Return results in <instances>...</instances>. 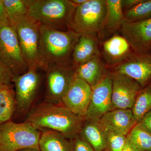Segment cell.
I'll return each mask as SVG.
<instances>
[{
    "mask_svg": "<svg viewBox=\"0 0 151 151\" xmlns=\"http://www.w3.org/2000/svg\"><path fill=\"white\" fill-rule=\"evenodd\" d=\"M85 121L61 103L49 102L33 108L26 122L37 129L52 130L73 139L79 134Z\"/></svg>",
    "mask_w": 151,
    "mask_h": 151,
    "instance_id": "1",
    "label": "cell"
},
{
    "mask_svg": "<svg viewBox=\"0 0 151 151\" xmlns=\"http://www.w3.org/2000/svg\"><path fill=\"white\" fill-rule=\"evenodd\" d=\"M80 36L70 30L62 31L41 25L40 69L44 70L49 65L69 62Z\"/></svg>",
    "mask_w": 151,
    "mask_h": 151,
    "instance_id": "2",
    "label": "cell"
},
{
    "mask_svg": "<svg viewBox=\"0 0 151 151\" xmlns=\"http://www.w3.org/2000/svg\"><path fill=\"white\" fill-rule=\"evenodd\" d=\"M75 7L68 0H32L27 15L40 25L65 31Z\"/></svg>",
    "mask_w": 151,
    "mask_h": 151,
    "instance_id": "3",
    "label": "cell"
},
{
    "mask_svg": "<svg viewBox=\"0 0 151 151\" xmlns=\"http://www.w3.org/2000/svg\"><path fill=\"white\" fill-rule=\"evenodd\" d=\"M107 12L106 0H87L76 7L68 30L80 35H94L104 28Z\"/></svg>",
    "mask_w": 151,
    "mask_h": 151,
    "instance_id": "4",
    "label": "cell"
},
{
    "mask_svg": "<svg viewBox=\"0 0 151 151\" xmlns=\"http://www.w3.org/2000/svg\"><path fill=\"white\" fill-rule=\"evenodd\" d=\"M41 133L25 122L8 121L0 125V151H18L22 149L40 150Z\"/></svg>",
    "mask_w": 151,
    "mask_h": 151,
    "instance_id": "5",
    "label": "cell"
},
{
    "mask_svg": "<svg viewBox=\"0 0 151 151\" xmlns=\"http://www.w3.org/2000/svg\"><path fill=\"white\" fill-rule=\"evenodd\" d=\"M0 60L14 76L28 70L15 28L8 20L0 21Z\"/></svg>",
    "mask_w": 151,
    "mask_h": 151,
    "instance_id": "6",
    "label": "cell"
},
{
    "mask_svg": "<svg viewBox=\"0 0 151 151\" xmlns=\"http://www.w3.org/2000/svg\"><path fill=\"white\" fill-rule=\"evenodd\" d=\"M12 24L15 28L22 52L30 68L40 69V24L27 15L17 19Z\"/></svg>",
    "mask_w": 151,
    "mask_h": 151,
    "instance_id": "7",
    "label": "cell"
},
{
    "mask_svg": "<svg viewBox=\"0 0 151 151\" xmlns=\"http://www.w3.org/2000/svg\"><path fill=\"white\" fill-rule=\"evenodd\" d=\"M47 97L50 102L61 103L74 76L75 70L70 62L49 65L45 68Z\"/></svg>",
    "mask_w": 151,
    "mask_h": 151,
    "instance_id": "8",
    "label": "cell"
},
{
    "mask_svg": "<svg viewBox=\"0 0 151 151\" xmlns=\"http://www.w3.org/2000/svg\"><path fill=\"white\" fill-rule=\"evenodd\" d=\"M112 88L111 74H105L102 79L92 88L91 100L84 116L85 120L99 122L105 114L114 109L111 100Z\"/></svg>",
    "mask_w": 151,
    "mask_h": 151,
    "instance_id": "9",
    "label": "cell"
},
{
    "mask_svg": "<svg viewBox=\"0 0 151 151\" xmlns=\"http://www.w3.org/2000/svg\"><path fill=\"white\" fill-rule=\"evenodd\" d=\"M39 68H30L25 73L14 76L12 81L15 86L16 105L19 111L27 112L32 105L40 86Z\"/></svg>",
    "mask_w": 151,
    "mask_h": 151,
    "instance_id": "10",
    "label": "cell"
},
{
    "mask_svg": "<svg viewBox=\"0 0 151 151\" xmlns=\"http://www.w3.org/2000/svg\"><path fill=\"white\" fill-rule=\"evenodd\" d=\"M112 78V100L115 109H132L142 87L127 76L115 72Z\"/></svg>",
    "mask_w": 151,
    "mask_h": 151,
    "instance_id": "11",
    "label": "cell"
},
{
    "mask_svg": "<svg viewBox=\"0 0 151 151\" xmlns=\"http://www.w3.org/2000/svg\"><path fill=\"white\" fill-rule=\"evenodd\" d=\"M122 36L135 53H147L151 47V18L132 22L124 19L121 26Z\"/></svg>",
    "mask_w": 151,
    "mask_h": 151,
    "instance_id": "12",
    "label": "cell"
},
{
    "mask_svg": "<svg viewBox=\"0 0 151 151\" xmlns=\"http://www.w3.org/2000/svg\"><path fill=\"white\" fill-rule=\"evenodd\" d=\"M92 89L87 82L75 74L61 100V104L78 116L84 117L92 96Z\"/></svg>",
    "mask_w": 151,
    "mask_h": 151,
    "instance_id": "13",
    "label": "cell"
},
{
    "mask_svg": "<svg viewBox=\"0 0 151 151\" xmlns=\"http://www.w3.org/2000/svg\"><path fill=\"white\" fill-rule=\"evenodd\" d=\"M116 72L127 76L144 88L151 80V55L135 53L117 65Z\"/></svg>",
    "mask_w": 151,
    "mask_h": 151,
    "instance_id": "14",
    "label": "cell"
},
{
    "mask_svg": "<svg viewBox=\"0 0 151 151\" xmlns=\"http://www.w3.org/2000/svg\"><path fill=\"white\" fill-rule=\"evenodd\" d=\"M106 132L127 136L137 124L132 109H115L105 114L99 121Z\"/></svg>",
    "mask_w": 151,
    "mask_h": 151,
    "instance_id": "15",
    "label": "cell"
},
{
    "mask_svg": "<svg viewBox=\"0 0 151 151\" xmlns=\"http://www.w3.org/2000/svg\"><path fill=\"white\" fill-rule=\"evenodd\" d=\"M129 44L123 36L116 35L103 44L104 56L109 65H119L128 59L132 54Z\"/></svg>",
    "mask_w": 151,
    "mask_h": 151,
    "instance_id": "16",
    "label": "cell"
},
{
    "mask_svg": "<svg viewBox=\"0 0 151 151\" xmlns=\"http://www.w3.org/2000/svg\"><path fill=\"white\" fill-rule=\"evenodd\" d=\"M79 134L94 151H103L108 148L107 132L99 122L85 120Z\"/></svg>",
    "mask_w": 151,
    "mask_h": 151,
    "instance_id": "17",
    "label": "cell"
},
{
    "mask_svg": "<svg viewBox=\"0 0 151 151\" xmlns=\"http://www.w3.org/2000/svg\"><path fill=\"white\" fill-rule=\"evenodd\" d=\"M97 55H99V52L97 41L94 35H81L72 52L73 67L74 68L87 62Z\"/></svg>",
    "mask_w": 151,
    "mask_h": 151,
    "instance_id": "18",
    "label": "cell"
},
{
    "mask_svg": "<svg viewBox=\"0 0 151 151\" xmlns=\"http://www.w3.org/2000/svg\"><path fill=\"white\" fill-rule=\"evenodd\" d=\"M75 74L93 88L105 76L104 66L99 55L74 68Z\"/></svg>",
    "mask_w": 151,
    "mask_h": 151,
    "instance_id": "19",
    "label": "cell"
},
{
    "mask_svg": "<svg viewBox=\"0 0 151 151\" xmlns=\"http://www.w3.org/2000/svg\"><path fill=\"white\" fill-rule=\"evenodd\" d=\"M39 145L41 151H73V143L52 130L46 129L41 133Z\"/></svg>",
    "mask_w": 151,
    "mask_h": 151,
    "instance_id": "20",
    "label": "cell"
},
{
    "mask_svg": "<svg viewBox=\"0 0 151 151\" xmlns=\"http://www.w3.org/2000/svg\"><path fill=\"white\" fill-rule=\"evenodd\" d=\"M16 105L15 91L9 85H3L0 88V123L8 122Z\"/></svg>",
    "mask_w": 151,
    "mask_h": 151,
    "instance_id": "21",
    "label": "cell"
},
{
    "mask_svg": "<svg viewBox=\"0 0 151 151\" xmlns=\"http://www.w3.org/2000/svg\"><path fill=\"white\" fill-rule=\"evenodd\" d=\"M107 12L105 26L110 31L121 27L124 19L122 0H106Z\"/></svg>",
    "mask_w": 151,
    "mask_h": 151,
    "instance_id": "22",
    "label": "cell"
},
{
    "mask_svg": "<svg viewBox=\"0 0 151 151\" xmlns=\"http://www.w3.org/2000/svg\"><path fill=\"white\" fill-rule=\"evenodd\" d=\"M127 139L139 151H151V133L137 123L127 136Z\"/></svg>",
    "mask_w": 151,
    "mask_h": 151,
    "instance_id": "23",
    "label": "cell"
},
{
    "mask_svg": "<svg viewBox=\"0 0 151 151\" xmlns=\"http://www.w3.org/2000/svg\"><path fill=\"white\" fill-rule=\"evenodd\" d=\"M151 110V86L141 90L132 110L137 124Z\"/></svg>",
    "mask_w": 151,
    "mask_h": 151,
    "instance_id": "24",
    "label": "cell"
},
{
    "mask_svg": "<svg viewBox=\"0 0 151 151\" xmlns=\"http://www.w3.org/2000/svg\"><path fill=\"white\" fill-rule=\"evenodd\" d=\"M32 0H4L8 19L11 23L27 15Z\"/></svg>",
    "mask_w": 151,
    "mask_h": 151,
    "instance_id": "25",
    "label": "cell"
},
{
    "mask_svg": "<svg viewBox=\"0 0 151 151\" xmlns=\"http://www.w3.org/2000/svg\"><path fill=\"white\" fill-rule=\"evenodd\" d=\"M125 19L132 22L142 21L151 18V0L142 2L124 12Z\"/></svg>",
    "mask_w": 151,
    "mask_h": 151,
    "instance_id": "26",
    "label": "cell"
},
{
    "mask_svg": "<svg viewBox=\"0 0 151 151\" xmlns=\"http://www.w3.org/2000/svg\"><path fill=\"white\" fill-rule=\"evenodd\" d=\"M108 149L109 151H122L127 141V136L107 132Z\"/></svg>",
    "mask_w": 151,
    "mask_h": 151,
    "instance_id": "27",
    "label": "cell"
},
{
    "mask_svg": "<svg viewBox=\"0 0 151 151\" xmlns=\"http://www.w3.org/2000/svg\"><path fill=\"white\" fill-rule=\"evenodd\" d=\"M14 76L0 60V86L9 85L10 81L13 80Z\"/></svg>",
    "mask_w": 151,
    "mask_h": 151,
    "instance_id": "28",
    "label": "cell"
},
{
    "mask_svg": "<svg viewBox=\"0 0 151 151\" xmlns=\"http://www.w3.org/2000/svg\"><path fill=\"white\" fill-rule=\"evenodd\" d=\"M73 151H94L92 146L81 137L76 138L73 143Z\"/></svg>",
    "mask_w": 151,
    "mask_h": 151,
    "instance_id": "29",
    "label": "cell"
},
{
    "mask_svg": "<svg viewBox=\"0 0 151 151\" xmlns=\"http://www.w3.org/2000/svg\"><path fill=\"white\" fill-rule=\"evenodd\" d=\"M138 123L151 133V110L143 117Z\"/></svg>",
    "mask_w": 151,
    "mask_h": 151,
    "instance_id": "30",
    "label": "cell"
},
{
    "mask_svg": "<svg viewBox=\"0 0 151 151\" xmlns=\"http://www.w3.org/2000/svg\"><path fill=\"white\" fill-rule=\"evenodd\" d=\"M143 0H122V9H126V11L132 8L142 2Z\"/></svg>",
    "mask_w": 151,
    "mask_h": 151,
    "instance_id": "31",
    "label": "cell"
},
{
    "mask_svg": "<svg viewBox=\"0 0 151 151\" xmlns=\"http://www.w3.org/2000/svg\"><path fill=\"white\" fill-rule=\"evenodd\" d=\"M8 17L4 0H0V21L7 20Z\"/></svg>",
    "mask_w": 151,
    "mask_h": 151,
    "instance_id": "32",
    "label": "cell"
},
{
    "mask_svg": "<svg viewBox=\"0 0 151 151\" xmlns=\"http://www.w3.org/2000/svg\"><path fill=\"white\" fill-rule=\"evenodd\" d=\"M122 151H139L133 146L129 141L127 139V142Z\"/></svg>",
    "mask_w": 151,
    "mask_h": 151,
    "instance_id": "33",
    "label": "cell"
},
{
    "mask_svg": "<svg viewBox=\"0 0 151 151\" xmlns=\"http://www.w3.org/2000/svg\"><path fill=\"white\" fill-rule=\"evenodd\" d=\"M87 0H72L70 1L76 7L82 4L85 2Z\"/></svg>",
    "mask_w": 151,
    "mask_h": 151,
    "instance_id": "34",
    "label": "cell"
},
{
    "mask_svg": "<svg viewBox=\"0 0 151 151\" xmlns=\"http://www.w3.org/2000/svg\"><path fill=\"white\" fill-rule=\"evenodd\" d=\"M18 151H41L40 150L33 148H26L20 150Z\"/></svg>",
    "mask_w": 151,
    "mask_h": 151,
    "instance_id": "35",
    "label": "cell"
},
{
    "mask_svg": "<svg viewBox=\"0 0 151 151\" xmlns=\"http://www.w3.org/2000/svg\"><path fill=\"white\" fill-rule=\"evenodd\" d=\"M103 151H109V150H108V148L106 149V150H104Z\"/></svg>",
    "mask_w": 151,
    "mask_h": 151,
    "instance_id": "36",
    "label": "cell"
},
{
    "mask_svg": "<svg viewBox=\"0 0 151 151\" xmlns=\"http://www.w3.org/2000/svg\"><path fill=\"white\" fill-rule=\"evenodd\" d=\"M149 51H150V55H151V47H150V50H149Z\"/></svg>",
    "mask_w": 151,
    "mask_h": 151,
    "instance_id": "37",
    "label": "cell"
},
{
    "mask_svg": "<svg viewBox=\"0 0 151 151\" xmlns=\"http://www.w3.org/2000/svg\"><path fill=\"white\" fill-rule=\"evenodd\" d=\"M1 86H0V88H1Z\"/></svg>",
    "mask_w": 151,
    "mask_h": 151,
    "instance_id": "38",
    "label": "cell"
}]
</instances>
